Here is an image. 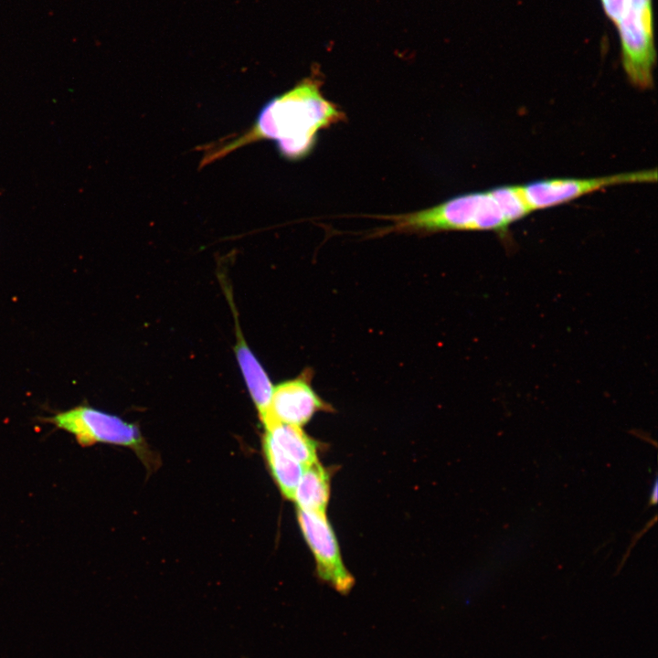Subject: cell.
<instances>
[{
    "label": "cell",
    "mask_w": 658,
    "mask_h": 658,
    "mask_svg": "<svg viewBox=\"0 0 658 658\" xmlns=\"http://www.w3.org/2000/svg\"><path fill=\"white\" fill-rule=\"evenodd\" d=\"M322 80L305 78L288 91L273 97L259 111L255 122L240 136L207 154L205 163L260 140L275 142L279 154L290 161L307 156L318 133L343 122L345 114L322 92Z\"/></svg>",
    "instance_id": "cell-1"
},
{
    "label": "cell",
    "mask_w": 658,
    "mask_h": 658,
    "mask_svg": "<svg viewBox=\"0 0 658 658\" xmlns=\"http://www.w3.org/2000/svg\"><path fill=\"white\" fill-rule=\"evenodd\" d=\"M531 213L518 186L454 196L422 210L374 216L391 224L372 237L390 233L432 234L441 231H494L504 235L509 227Z\"/></svg>",
    "instance_id": "cell-2"
},
{
    "label": "cell",
    "mask_w": 658,
    "mask_h": 658,
    "mask_svg": "<svg viewBox=\"0 0 658 658\" xmlns=\"http://www.w3.org/2000/svg\"><path fill=\"white\" fill-rule=\"evenodd\" d=\"M41 421L71 434L83 448L97 443L126 446L137 451L143 448V440L136 425L87 403L56 411L42 418Z\"/></svg>",
    "instance_id": "cell-3"
},
{
    "label": "cell",
    "mask_w": 658,
    "mask_h": 658,
    "mask_svg": "<svg viewBox=\"0 0 658 658\" xmlns=\"http://www.w3.org/2000/svg\"><path fill=\"white\" fill-rule=\"evenodd\" d=\"M617 27L621 44V63L629 81L638 89H651L656 60L652 0H628Z\"/></svg>",
    "instance_id": "cell-4"
},
{
    "label": "cell",
    "mask_w": 658,
    "mask_h": 658,
    "mask_svg": "<svg viewBox=\"0 0 658 658\" xmlns=\"http://www.w3.org/2000/svg\"><path fill=\"white\" fill-rule=\"evenodd\" d=\"M657 170L644 169L585 178H549L520 185V192L531 212L563 205L610 186L654 183Z\"/></svg>",
    "instance_id": "cell-5"
},
{
    "label": "cell",
    "mask_w": 658,
    "mask_h": 658,
    "mask_svg": "<svg viewBox=\"0 0 658 658\" xmlns=\"http://www.w3.org/2000/svg\"><path fill=\"white\" fill-rule=\"evenodd\" d=\"M298 521L313 553L319 578L338 592H349L355 580L342 560L337 539L325 514L298 509Z\"/></svg>",
    "instance_id": "cell-6"
},
{
    "label": "cell",
    "mask_w": 658,
    "mask_h": 658,
    "mask_svg": "<svg viewBox=\"0 0 658 658\" xmlns=\"http://www.w3.org/2000/svg\"><path fill=\"white\" fill-rule=\"evenodd\" d=\"M312 376L307 368L299 377L273 387L268 410L260 419L265 428L276 422L301 427L316 412L331 410L313 388Z\"/></svg>",
    "instance_id": "cell-7"
},
{
    "label": "cell",
    "mask_w": 658,
    "mask_h": 658,
    "mask_svg": "<svg viewBox=\"0 0 658 658\" xmlns=\"http://www.w3.org/2000/svg\"><path fill=\"white\" fill-rule=\"evenodd\" d=\"M235 353L249 395L261 419L268 410L274 386L261 364L246 344L239 328L237 329Z\"/></svg>",
    "instance_id": "cell-8"
},
{
    "label": "cell",
    "mask_w": 658,
    "mask_h": 658,
    "mask_svg": "<svg viewBox=\"0 0 658 658\" xmlns=\"http://www.w3.org/2000/svg\"><path fill=\"white\" fill-rule=\"evenodd\" d=\"M330 496V474L318 462L305 468L297 485L298 509L325 514Z\"/></svg>",
    "instance_id": "cell-9"
},
{
    "label": "cell",
    "mask_w": 658,
    "mask_h": 658,
    "mask_svg": "<svg viewBox=\"0 0 658 658\" xmlns=\"http://www.w3.org/2000/svg\"><path fill=\"white\" fill-rule=\"evenodd\" d=\"M272 440L304 467L317 461V443L299 426L276 422L265 428Z\"/></svg>",
    "instance_id": "cell-10"
},
{
    "label": "cell",
    "mask_w": 658,
    "mask_h": 658,
    "mask_svg": "<svg viewBox=\"0 0 658 658\" xmlns=\"http://www.w3.org/2000/svg\"><path fill=\"white\" fill-rule=\"evenodd\" d=\"M263 450L281 492L286 498L293 500L306 467L286 454L267 433L263 437Z\"/></svg>",
    "instance_id": "cell-11"
},
{
    "label": "cell",
    "mask_w": 658,
    "mask_h": 658,
    "mask_svg": "<svg viewBox=\"0 0 658 658\" xmlns=\"http://www.w3.org/2000/svg\"><path fill=\"white\" fill-rule=\"evenodd\" d=\"M606 15L617 25L623 16L628 0H601Z\"/></svg>",
    "instance_id": "cell-12"
}]
</instances>
